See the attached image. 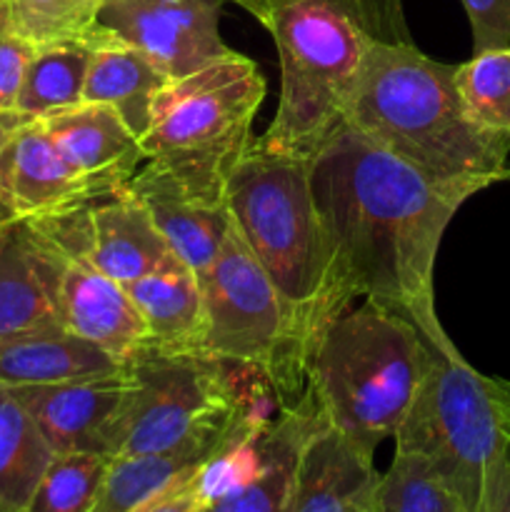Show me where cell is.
I'll use <instances>...</instances> for the list:
<instances>
[{"label":"cell","mask_w":510,"mask_h":512,"mask_svg":"<svg viewBox=\"0 0 510 512\" xmlns=\"http://www.w3.org/2000/svg\"><path fill=\"white\" fill-rule=\"evenodd\" d=\"M263 100L265 78L240 53L170 80L140 138L145 165L195 198L225 200L230 175L253 145Z\"/></svg>","instance_id":"6"},{"label":"cell","mask_w":510,"mask_h":512,"mask_svg":"<svg viewBox=\"0 0 510 512\" xmlns=\"http://www.w3.org/2000/svg\"><path fill=\"white\" fill-rule=\"evenodd\" d=\"M263 418H268V413L260 405H255L225 430L198 435V438L188 440L178 448L163 450V453L110 458L103 485H100L98 498H95L90 512H133L163 490L173 488L175 483L198 473L235 435H240L245 428Z\"/></svg>","instance_id":"16"},{"label":"cell","mask_w":510,"mask_h":512,"mask_svg":"<svg viewBox=\"0 0 510 512\" xmlns=\"http://www.w3.org/2000/svg\"><path fill=\"white\" fill-rule=\"evenodd\" d=\"M93 35L35 48L15 105L20 123L45 120L83 103L85 78L93 58Z\"/></svg>","instance_id":"24"},{"label":"cell","mask_w":510,"mask_h":512,"mask_svg":"<svg viewBox=\"0 0 510 512\" xmlns=\"http://www.w3.org/2000/svg\"><path fill=\"white\" fill-rule=\"evenodd\" d=\"M455 68L408 40L375 38L345 123L428 178L475 195L510 180V135L470 118Z\"/></svg>","instance_id":"2"},{"label":"cell","mask_w":510,"mask_h":512,"mask_svg":"<svg viewBox=\"0 0 510 512\" xmlns=\"http://www.w3.org/2000/svg\"><path fill=\"white\" fill-rule=\"evenodd\" d=\"M430 358L433 345L410 320L363 300L325 325L305 378L330 428L375 458L403 425Z\"/></svg>","instance_id":"4"},{"label":"cell","mask_w":510,"mask_h":512,"mask_svg":"<svg viewBox=\"0 0 510 512\" xmlns=\"http://www.w3.org/2000/svg\"><path fill=\"white\" fill-rule=\"evenodd\" d=\"M310 185L335 308L345 313L360 295L410 320L435 350H455L435 315V260L473 193L428 178L348 123L310 158Z\"/></svg>","instance_id":"1"},{"label":"cell","mask_w":510,"mask_h":512,"mask_svg":"<svg viewBox=\"0 0 510 512\" xmlns=\"http://www.w3.org/2000/svg\"><path fill=\"white\" fill-rule=\"evenodd\" d=\"M225 0H105L98 28L133 45L170 80L185 78L235 50L220 38Z\"/></svg>","instance_id":"10"},{"label":"cell","mask_w":510,"mask_h":512,"mask_svg":"<svg viewBox=\"0 0 510 512\" xmlns=\"http://www.w3.org/2000/svg\"><path fill=\"white\" fill-rule=\"evenodd\" d=\"M198 280L203 290L200 353L258 373L275 393L278 408L300 400L308 378L295 353L288 315L235 225Z\"/></svg>","instance_id":"9"},{"label":"cell","mask_w":510,"mask_h":512,"mask_svg":"<svg viewBox=\"0 0 510 512\" xmlns=\"http://www.w3.org/2000/svg\"><path fill=\"white\" fill-rule=\"evenodd\" d=\"M473 30V53L510 45V0H460Z\"/></svg>","instance_id":"31"},{"label":"cell","mask_w":510,"mask_h":512,"mask_svg":"<svg viewBox=\"0 0 510 512\" xmlns=\"http://www.w3.org/2000/svg\"><path fill=\"white\" fill-rule=\"evenodd\" d=\"M483 512H510V430L505 440L503 455L498 460L493 478L488 483V493L483 500Z\"/></svg>","instance_id":"34"},{"label":"cell","mask_w":510,"mask_h":512,"mask_svg":"<svg viewBox=\"0 0 510 512\" xmlns=\"http://www.w3.org/2000/svg\"><path fill=\"white\" fill-rule=\"evenodd\" d=\"M380 473L328 420L303 445L293 512H373Z\"/></svg>","instance_id":"18"},{"label":"cell","mask_w":510,"mask_h":512,"mask_svg":"<svg viewBox=\"0 0 510 512\" xmlns=\"http://www.w3.org/2000/svg\"><path fill=\"white\" fill-rule=\"evenodd\" d=\"M493 390H495V398L500 403V413H503L505 425L510 430V380L503 378H493Z\"/></svg>","instance_id":"35"},{"label":"cell","mask_w":510,"mask_h":512,"mask_svg":"<svg viewBox=\"0 0 510 512\" xmlns=\"http://www.w3.org/2000/svg\"><path fill=\"white\" fill-rule=\"evenodd\" d=\"M55 450L13 388L0 385V510L23 512Z\"/></svg>","instance_id":"25"},{"label":"cell","mask_w":510,"mask_h":512,"mask_svg":"<svg viewBox=\"0 0 510 512\" xmlns=\"http://www.w3.org/2000/svg\"><path fill=\"white\" fill-rule=\"evenodd\" d=\"M128 365L88 343L68 328L0 343V385L25 388V385H53L65 380L110 375Z\"/></svg>","instance_id":"23"},{"label":"cell","mask_w":510,"mask_h":512,"mask_svg":"<svg viewBox=\"0 0 510 512\" xmlns=\"http://www.w3.org/2000/svg\"><path fill=\"white\" fill-rule=\"evenodd\" d=\"M35 45L0 25V115H13Z\"/></svg>","instance_id":"30"},{"label":"cell","mask_w":510,"mask_h":512,"mask_svg":"<svg viewBox=\"0 0 510 512\" xmlns=\"http://www.w3.org/2000/svg\"><path fill=\"white\" fill-rule=\"evenodd\" d=\"M208 505L200 498L198 485H195V475L180 480L173 488L163 490L160 495H155L153 500H148L145 505L135 508L133 512H205Z\"/></svg>","instance_id":"32"},{"label":"cell","mask_w":510,"mask_h":512,"mask_svg":"<svg viewBox=\"0 0 510 512\" xmlns=\"http://www.w3.org/2000/svg\"><path fill=\"white\" fill-rule=\"evenodd\" d=\"M65 258L30 220L0 225V343L65 328Z\"/></svg>","instance_id":"12"},{"label":"cell","mask_w":510,"mask_h":512,"mask_svg":"<svg viewBox=\"0 0 510 512\" xmlns=\"http://www.w3.org/2000/svg\"><path fill=\"white\" fill-rule=\"evenodd\" d=\"M225 3H228V0H225ZM233 3L243 5V8L248 10V13H253V10H255V8H260V5H263L265 0H233Z\"/></svg>","instance_id":"36"},{"label":"cell","mask_w":510,"mask_h":512,"mask_svg":"<svg viewBox=\"0 0 510 512\" xmlns=\"http://www.w3.org/2000/svg\"><path fill=\"white\" fill-rule=\"evenodd\" d=\"M63 320L70 333L130 365L148 348V328L128 288L100 273L83 253H65Z\"/></svg>","instance_id":"14"},{"label":"cell","mask_w":510,"mask_h":512,"mask_svg":"<svg viewBox=\"0 0 510 512\" xmlns=\"http://www.w3.org/2000/svg\"><path fill=\"white\" fill-rule=\"evenodd\" d=\"M280 58V103L255 143L313 158L345 125L370 43L360 0H265L253 10Z\"/></svg>","instance_id":"5"},{"label":"cell","mask_w":510,"mask_h":512,"mask_svg":"<svg viewBox=\"0 0 510 512\" xmlns=\"http://www.w3.org/2000/svg\"><path fill=\"white\" fill-rule=\"evenodd\" d=\"M455 83L475 123L510 135V45L473 53L455 68Z\"/></svg>","instance_id":"27"},{"label":"cell","mask_w":510,"mask_h":512,"mask_svg":"<svg viewBox=\"0 0 510 512\" xmlns=\"http://www.w3.org/2000/svg\"><path fill=\"white\" fill-rule=\"evenodd\" d=\"M105 0H0V25L28 43L85 40L98 30Z\"/></svg>","instance_id":"26"},{"label":"cell","mask_w":510,"mask_h":512,"mask_svg":"<svg viewBox=\"0 0 510 512\" xmlns=\"http://www.w3.org/2000/svg\"><path fill=\"white\" fill-rule=\"evenodd\" d=\"M40 123L63 158L98 190L100 198L125 188L145 163L140 140L108 105L80 103Z\"/></svg>","instance_id":"15"},{"label":"cell","mask_w":510,"mask_h":512,"mask_svg":"<svg viewBox=\"0 0 510 512\" xmlns=\"http://www.w3.org/2000/svg\"><path fill=\"white\" fill-rule=\"evenodd\" d=\"M168 83V75L133 45L100 28L95 30L83 103L113 108L130 133L140 140L150 125L155 98Z\"/></svg>","instance_id":"21"},{"label":"cell","mask_w":510,"mask_h":512,"mask_svg":"<svg viewBox=\"0 0 510 512\" xmlns=\"http://www.w3.org/2000/svg\"><path fill=\"white\" fill-rule=\"evenodd\" d=\"M373 512H375V510H373Z\"/></svg>","instance_id":"38"},{"label":"cell","mask_w":510,"mask_h":512,"mask_svg":"<svg viewBox=\"0 0 510 512\" xmlns=\"http://www.w3.org/2000/svg\"><path fill=\"white\" fill-rule=\"evenodd\" d=\"M375 512H468L423 458L395 453L380 473Z\"/></svg>","instance_id":"29"},{"label":"cell","mask_w":510,"mask_h":512,"mask_svg":"<svg viewBox=\"0 0 510 512\" xmlns=\"http://www.w3.org/2000/svg\"><path fill=\"white\" fill-rule=\"evenodd\" d=\"M395 453L423 458L468 512H483L488 483L508 440L493 378L460 350H435L403 425Z\"/></svg>","instance_id":"7"},{"label":"cell","mask_w":510,"mask_h":512,"mask_svg":"<svg viewBox=\"0 0 510 512\" xmlns=\"http://www.w3.org/2000/svg\"><path fill=\"white\" fill-rule=\"evenodd\" d=\"M10 200L15 218L45 220L75 213L100 195L35 120L20 125L10 140Z\"/></svg>","instance_id":"17"},{"label":"cell","mask_w":510,"mask_h":512,"mask_svg":"<svg viewBox=\"0 0 510 512\" xmlns=\"http://www.w3.org/2000/svg\"><path fill=\"white\" fill-rule=\"evenodd\" d=\"M108 463L103 453H58L23 512H90Z\"/></svg>","instance_id":"28"},{"label":"cell","mask_w":510,"mask_h":512,"mask_svg":"<svg viewBox=\"0 0 510 512\" xmlns=\"http://www.w3.org/2000/svg\"><path fill=\"white\" fill-rule=\"evenodd\" d=\"M323 423V410H320L313 390L305 385L300 400L278 408V415H273L270 420L263 470L250 483L225 495L205 512H293L300 453L310 435Z\"/></svg>","instance_id":"20"},{"label":"cell","mask_w":510,"mask_h":512,"mask_svg":"<svg viewBox=\"0 0 510 512\" xmlns=\"http://www.w3.org/2000/svg\"><path fill=\"white\" fill-rule=\"evenodd\" d=\"M0 512H5V510H0Z\"/></svg>","instance_id":"37"},{"label":"cell","mask_w":510,"mask_h":512,"mask_svg":"<svg viewBox=\"0 0 510 512\" xmlns=\"http://www.w3.org/2000/svg\"><path fill=\"white\" fill-rule=\"evenodd\" d=\"M148 328L153 348L200 353L203 343V290L200 280L180 258L170 255L163 265L135 283L125 285ZM205 355V353H203Z\"/></svg>","instance_id":"22"},{"label":"cell","mask_w":510,"mask_h":512,"mask_svg":"<svg viewBox=\"0 0 510 512\" xmlns=\"http://www.w3.org/2000/svg\"><path fill=\"white\" fill-rule=\"evenodd\" d=\"M130 368L95 378L13 388L50 448L58 453H103L108 425L128 395Z\"/></svg>","instance_id":"13"},{"label":"cell","mask_w":510,"mask_h":512,"mask_svg":"<svg viewBox=\"0 0 510 512\" xmlns=\"http://www.w3.org/2000/svg\"><path fill=\"white\" fill-rule=\"evenodd\" d=\"M18 115H0V225L15 220L13 200H10V140L20 128Z\"/></svg>","instance_id":"33"},{"label":"cell","mask_w":510,"mask_h":512,"mask_svg":"<svg viewBox=\"0 0 510 512\" xmlns=\"http://www.w3.org/2000/svg\"><path fill=\"white\" fill-rule=\"evenodd\" d=\"M128 368L133 383L103 438L108 458L178 448L255 408L235 390L228 363L210 355L148 345Z\"/></svg>","instance_id":"8"},{"label":"cell","mask_w":510,"mask_h":512,"mask_svg":"<svg viewBox=\"0 0 510 512\" xmlns=\"http://www.w3.org/2000/svg\"><path fill=\"white\" fill-rule=\"evenodd\" d=\"M225 203L235 230L283 303L295 353L308 373L315 340L340 315L310 185V158L273 153L253 140L230 175Z\"/></svg>","instance_id":"3"},{"label":"cell","mask_w":510,"mask_h":512,"mask_svg":"<svg viewBox=\"0 0 510 512\" xmlns=\"http://www.w3.org/2000/svg\"><path fill=\"white\" fill-rule=\"evenodd\" d=\"M128 188L138 195L153 223L158 225L170 253L200 278L218 258L233 228L228 203L195 198L145 163L130 178Z\"/></svg>","instance_id":"19"},{"label":"cell","mask_w":510,"mask_h":512,"mask_svg":"<svg viewBox=\"0 0 510 512\" xmlns=\"http://www.w3.org/2000/svg\"><path fill=\"white\" fill-rule=\"evenodd\" d=\"M48 233L65 253H83L120 285L135 283L173 255L128 185L75 213L48 220Z\"/></svg>","instance_id":"11"}]
</instances>
